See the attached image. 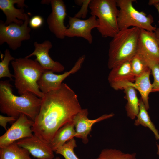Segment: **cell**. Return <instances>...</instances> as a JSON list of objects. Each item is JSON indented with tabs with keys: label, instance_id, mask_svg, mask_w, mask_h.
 <instances>
[{
	"label": "cell",
	"instance_id": "6da1fadb",
	"mask_svg": "<svg viewBox=\"0 0 159 159\" xmlns=\"http://www.w3.org/2000/svg\"><path fill=\"white\" fill-rule=\"evenodd\" d=\"M78 97L66 84L44 94L39 112L32 127L34 134L49 143L57 131L72 120L81 110Z\"/></svg>",
	"mask_w": 159,
	"mask_h": 159
},
{
	"label": "cell",
	"instance_id": "7a4b0ae2",
	"mask_svg": "<svg viewBox=\"0 0 159 159\" xmlns=\"http://www.w3.org/2000/svg\"><path fill=\"white\" fill-rule=\"evenodd\" d=\"M9 80L0 82V111L8 116L17 119L24 115L34 121L40 109L42 99L30 92L19 96L13 92Z\"/></svg>",
	"mask_w": 159,
	"mask_h": 159
},
{
	"label": "cell",
	"instance_id": "3957f363",
	"mask_svg": "<svg viewBox=\"0 0 159 159\" xmlns=\"http://www.w3.org/2000/svg\"><path fill=\"white\" fill-rule=\"evenodd\" d=\"M13 69L14 85L21 95L30 92L42 99L44 94L39 90L37 82L44 69L35 60L24 58H15L11 62Z\"/></svg>",
	"mask_w": 159,
	"mask_h": 159
},
{
	"label": "cell",
	"instance_id": "277c9868",
	"mask_svg": "<svg viewBox=\"0 0 159 159\" xmlns=\"http://www.w3.org/2000/svg\"><path fill=\"white\" fill-rule=\"evenodd\" d=\"M139 28L131 27L120 30L112 38L109 45L108 68L131 60L137 51Z\"/></svg>",
	"mask_w": 159,
	"mask_h": 159
},
{
	"label": "cell",
	"instance_id": "5b68a950",
	"mask_svg": "<svg viewBox=\"0 0 159 159\" xmlns=\"http://www.w3.org/2000/svg\"><path fill=\"white\" fill-rule=\"evenodd\" d=\"M89 8L92 16L97 18V29L102 37L113 38L119 32L117 0H91Z\"/></svg>",
	"mask_w": 159,
	"mask_h": 159
},
{
	"label": "cell",
	"instance_id": "8992f818",
	"mask_svg": "<svg viewBox=\"0 0 159 159\" xmlns=\"http://www.w3.org/2000/svg\"><path fill=\"white\" fill-rule=\"evenodd\" d=\"M135 1H136L117 0V6L120 8L117 19L119 31L132 27L155 32L157 28L152 25L153 16L137 10L133 5Z\"/></svg>",
	"mask_w": 159,
	"mask_h": 159
},
{
	"label": "cell",
	"instance_id": "52a82bcc",
	"mask_svg": "<svg viewBox=\"0 0 159 159\" xmlns=\"http://www.w3.org/2000/svg\"><path fill=\"white\" fill-rule=\"evenodd\" d=\"M30 19L25 13V19L21 25L13 23L6 25L1 20L0 45L6 42L10 48L15 50L21 47L22 41L30 39L31 28L28 26Z\"/></svg>",
	"mask_w": 159,
	"mask_h": 159
},
{
	"label": "cell",
	"instance_id": "ba28073f",
	"mask_svg": "<svg viewBox=\"0 0 159 159\" xmlns=\"http://www.w3.org/2000/svg\"><path fill=\"white\" fill-rule=\"evenodd\" d=\"M34 121L24 115H21L11 127L0 137V148L9 145L19 140L34 135L32 127Z\"/></svg>",
	"mask_w": 159,
	"mask_h": 159
},
{
	"label": "cell",
	"instance_id": "9c48e42d",
	"mask_svg": "<svg viewBox=\"0 0 159 159\" xmlns=\"http://www.w3.org/2000/svg\"><path fill=\"white\" fill-rule=\"evenodd\" d=\"M85 58V55L81 56L70 70L62 74H55L52 71L44 69L37 82L40 90L44 94H45L58 89L64 79L80 69Z\"/></svg>",
	"mask_w": 159,
	"mask_h": 159
},
{
	"label": "cell",
	"instance_id": "30bf717a",
	"mask_svg": "<svg viewBox=\"0 0 159 159\" xmlns=\"http://www.w3.org/2000/svg\"><path fill=\"white\" fill-rule=\"evenodd\" d=\"M69 27L65 31V37H82L91 44L93 39L92 30L98 26L97 18L91 16L87 19L82 20L74 16H69Z\"/></svg>",
	"mask_w": 159,
	"mask_h": 159
},
{
	"label": "cell",
	"instance_id": "8fae6325",
	"mask_svg": "<svg viewBox=\"0 0 159 159\" xmlns=\"http://www.w3.org/2000/svg\"><path fill=\"white\" fill-rule=\"evenodd\" d=\"M50 4L52 12L47 19L48 28L57 38L64 39L67 28L64 24L67 16L66 6L62 0H51Z\"/></svg>",
	"mask_w": 159,
	"mask_h": 159
},
{
	"label": "cell",
	"instance_id": "7c38bea8",
	"mask_svg": "<svg viewBox=\"0 0 159 159\" xmlns=\"http://www.w3.org/2000/svg\"><path fill=\"white\" fill-rule=\"evenodd\" d=\"M137 52L142 55L147 62L159 63V46L154 32L140 29Z\"/></svg>",
	"mask_w": 159,
	"mask_h": 159
},
{
	"label": "cell",
	"instance_id": "4fadbf2b",
	"mask_svg": "<svg viewBox=\"0 0 159 159\" xmlns=\"http://www.w3.org/2000/svg\"><path fill=\"white\" fill-rule=\"evenodd\" d=\"M108 80L116 90H123L134 82L135 77L131 68L130 60L121 63L111 69Z\"/></svg>",
	"mask_w": 159,
	"mask_h": 159
},
{
	"label": "cell",
	"instance_id": "5bb4252c",
	"mask_svg": "<svg viewBox=\"0 0 159 159\" xmlns=\"http://www.w3.org/2000/svg\"><path fill=\"white\" fill-rule=\"evenodd\" d=\"M34 46L35 48L34 51L26 56V57L29 58L32 56H35V60L45 70L56 72H61L64 70V66L59 62L53 60L49 54V50L52 47L50 41L46 40L42 43L35 42Z\"/></svg>",
	"mask_w": 159,
	"mask_h": 159
},
{
	"label": "cell",
	"instance_id": "9a60e30c",
	"mask_svg": "<svg viewBox=\"0 0 159 159\" xmlns=\"http://www.w3.org/2000/svg\"><path fill=\"white\" fill-rule=\"evenodd\" d=\"M88 114L87 109H82L75 115L72 119L75 127L76 138L81 139L84 144H87L88 142L87 136L94 124L110 118L114 115L113 113L105 114L96 119L90 120L87 117Z\"/></svg>",
	"mask_w": 159,
	"mask_h": 159
},
{
	"label": "cell",
	"instance_id": "2e32d148",
	"mask_svg": "<svg viewBox=\"0 0 159 159\" xmlns=\"http://www.w3.org/2000/svg\"><path fill=\"white\" fill-rule=\"evenodd\" d=\"M18 145L27 150L37 159H53L54 151L49 143H46L34 134L30 137L16 142Z\"/></svg>",
	"mask_w": 159,
	"mask_h": 159
},
{
	"label": "cell",
	"instance_id": "e0dca14e",
	"mask_svg": "<svg viewBox=\"0 0 159 159\" xmlns=\"http://www.w3.org/2000/svg\"><path fill=\"white\" fill-rule=\"evenodd\" d=\"M24 0H0V9L6 16L4 23H15L21 25L25 19L23 8L26 7Z\"/></svg>",
	"mask_w": 159,
	"mask_h": 159
},
{
	"label": "cell",
	"instance_id": "ac0fdd59",
	"mask_svg": "<svg viewBox=\"0 0 159 159\" xmlns=\"http://www.w3.org/2000/svg\"><path fill=\"white\" fill-rule=\"evenodd\" d=\"M151 70L149 69L140 76L135 78L134 82L129 86L134 87L139 92L142 100L147 110L149 108V96L152 92V84L150 82V76Z\"/></svg>",
	"mask_w": 159,
	"mask_h": 159
},
{
	"label": "cell",
	"instance_id": "d6986e66",
	"mask_svg": "<svg viewBox=\"0 0 159 159\" xmlns=\"http://www.w3.org/2000/svg\"><path fill=\"white\" fill-rule=\"evenodd\" d=\"M74 127L72 120L65 124L57 131L49 143L54 152L70 139L76 137Z\"/></svg>",
	"mask_w": 159,
	"mask_h": 159
},
{
	"label": "cell",
	"instance_id": "ffe728a7",
	"mask_svg": "<svg viewBox=\"0 0 159 159\" xmlns=\"http://www.w3.org/2000/svg\"><path fill=\"white\" fill-rule=\"evenodd\" d=\"M124 98L127 101L125 106L127 116L133 120L136 117L139 110V99L138 97L136 90L131 86L123 89Z\"/></svg>",
	"mask_w": 159,
	"mask_h": 159
},
{
	"label": "cell",
	"instance_id": "44dd1931",
	"mask_svg": "<svg viewBox=\"0 0 159 159\" xmlns=\"http://www.w3.org/2000/svg\"><path fill=\"white\" fill-rule=\"evenodd\" d=\"M0 159H32L26 149L19 147L14 142L0 148Z\"/></svg>",
	"mask_w": 159,
	"mask_h": 159
},
{
	"label": "cell",
	"instance_id": "7402d4cb",
	"mask_svg": "<svg viewBox=\"0 0 159 159\" xmlns=\"http://www.w3.org/2000/svg\"><path fill=\"white\" fill-rule=\"evenodd\" d=\"M145 106L141 99H139V110L134 125H141L148 128L153 133L157 140H159V133L154 125L151 121Z\"/></svg>",
	"mask_w": 159,
	"mask_h": 159
},
{
	"label": "cell",
	"instance_id": "603a6c76",
	"mask_svg": "<svg viewBox=\"0 0 159 159\" xmlns=\"http://www.w3.org/2000/svg\"><path fill=\"white\" fill-rule=\"evenodd\" d=\"M130 63L132 72L135 78L150 69L145 58L137 52L131 59Z\"/></svg>",
	"mask_w": 159,
	"mask_h": 159
},
{
	"label": "cell",
	"instance_id": "cb8c5ba5",
	"mask_svg": "<svg viewBox=\"0 0 159 159\" xmlns=\"http://www.w3.org/2000/svg\"><path fill=\"white\" fill-rule=\"evenodd\" d=\"M95 159H137L135 153H125L113 149L102 150L98 157Z\"/></svg>",
	"mask_w": 159,
	"mask_h": 159
},
{
	"label": "cell",
	"instance_id": "d4e9b609",
	"mask_svg": "<svg viewBox=\"0 0 159 159\" xmlns=\"http://www.w3.org/2000/svg\"><path fill=\"white\" fill-rule=\"evenodd\" d=\"M76 147V140L73 138L59 147L54 152L62 155L65 159H80L74 152V149Z\"/></svg>",
	"mask_w": 159,
	"mask_h": 159
},
{
	"label": "cell",
	"instance_id": "484cf974",
	"mask_svg": "<svg viewBox=\"0 0 159 159\" xmlns=\"http://www.w3.org/2000/svg\"><path fill=\"white\" fill-rule=\"evenodd\" d=\"M4 53V58L0 62V78L7 77L12 80V77L14 76L10 72L9 66V62L14 60L15 58L12 56L7 49L5 50Z\"/></svg>",
	"mask_w": 159,
	"mask_h": 159
},
{
	"label": "cell",
	"instance_id": "4316f807",
	"mask_svg": "<svg viewBox=\"0 0 159 159\" xmlns=\"http://www.w3.org/2000/svg\"><path fill=\"white\" fill-rule=\"evenodd\" d=\"M148 64L154 79L152 84V92H159V63L151 62Z\"/></svg>",
	"mask_w": 159,
	"mask_h": 159
},
{
	"label": "cell",
	"instance_id": "83f0119b",
	"mask_svg": "<svg viewBox=\"0 0 159 159\" xmlns=\"http://www.w3.org/2000/svg\"><path fill=\"white\" fill-rule=\"evenodd\" d=\"M91 0H75V2L76 4L81 6V8L80 11L77 13L74 16L75 17L80 19L85 18L87 16L88 11V8Z\"/></svg>",
	"mask_w": 159,
	"mask_h": 159
},
{
	"label": "cell",
	"instance_id": "f1b7e54d",
	"mask_svg": "<svg viewBox=\"0 0 159 159\" xmlns=\"http://www.w3.org/2000/svg\"><path fill=\"white\" fill-rule=\"evenodd\" d=\"M44 21L43 18L41 16L39 15H35L30 19L29 24L31 28L36 29L42 26Z\"/></svg>",
	"mask_w": 159,
	"mask_h": 159
},
{
	"label": "cell",
	"instance_id": "f546056e",
	"mask_svg": "<svg viewBox=\"0 0 159 159\" xmlns=\"http://www.w3.org/2000/svg\"><path fill=\"white\" fill-rule=\"evenodd\" d=\"M17 119V118L12 117L5 116L0 115V125L6 131L7 130L6 128L7 123L14 122Z\"/></svg>",
	"mask_w": 159,
	"mask_h": 159
},
{
	"label": "cell",
	"instance_id": "4dcf8cb0",
	"mask_svg": "<svg viewBox=\"0 0 159 159\" xmlns=\"http://www.w3.org/2000/svg\"><path fill=\"white\" fill-rule=\"evenodd\" d=\"M158 4H159V0H149L148 2V4L150 6H153Z\"/></svg>",
	"mask_w": 159,
	"mask_h": 159
},
{
	"label": "cell",
	"instance_id": "1f68e13d",
	"mask_svg": "<svg viewBox=\"0 0 159 159\" xmlns=\"http://www.w3.org/2000/svg\"><path fill=\"white\" fill-rule=\"evenodd\" d=\"M154 32L159 46V27L157 28Z\"/></svg>",
	"mask_w": 159,
	"mask_h": 159
},
{
	"label": "cell",
	"instance_id": "d6a6232c",
	"mask_svg": "<svg viewBox=\"0 0 159 159\" xmlns=\"http://www.w3.org/2000/svg\"><path fill=\"white\" fill-rule=\"evenodd\" d=\"M153 6L155 7V8L157 9V11L158 12V14H159V4H155L153 5ZM158 23L159 24V19L158 21Z\"/></svg>",
	"mask_w": 159,
	"mask_h": 159
},
{
	"label": "cell",
	"instance_id": "836d02e7",
	"mask_svg": "<svg viewBox=\"0 0 159 159\" xmlns=\"http://www.w3.org/2000/svg\"><path fill=\"white\" fill-rule=\"evenodd\" d=\"M157 153L158 155H159V145L157 144Z\"/></svg>",
	"mask_w": 159,
	"mask_h": 159
},
{
	"label": "cell",
	"instance_id": "e575fe53",
	"mask_svg": "<svg viewBox=\"0 0 159 159\" xmlns=\"http://www.w3.org/2000/svg\"><path fill=\"white\" fill-rule=\"evenodd\" d=\"M53 159H60V158L59 157H57L56 158H54Z\"/></svg>",
	"mask_w": 159,
	"mask_h": 159
}]
</instances>
